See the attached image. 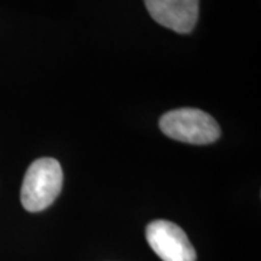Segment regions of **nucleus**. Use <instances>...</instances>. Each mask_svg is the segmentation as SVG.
<instances>
[{"label": "nucleus", "instance_id": "obj_1", "mask_svg": "<svg viewBox=\"0 0 261 261\" xmlns=\"http://www.w3.org/2000/svg\"><path fill=\"white\" fill-rule=\"evenodd\" d=\"M63 187V168L54 159H39L29 166L25 174L20 202L28 212L47 209Z\"/></svg>", "mask_w": 261, "mask_h": 261}, {"label": "nucleus", "instance_id": "obj_2", "mask_svg": "<svg viewBox=\"0 0 261 261\" xmlns=\"http://www.w3.org/2000/svg\"><path fill=\"white\" fill-rule=\"evenodd\" d=\"M160 128L170 138L193 145L212 144L221 135V128L214 118L193 108L176 109L163 115Z\"/></svg>", "mask_w": 261, "mask_h": 261}, {"label": "nucleus", "instance_id": "obj_3", "mask_svg": "<svg viewBox=\"0 0 261 261\" xmlns=\"http://www.w3.org/2000/svg\"><path fill=\"white\" fill-rule=\"evenodd\" d=\"M147 241L163 261H196V251L186 232L170 221H154L147 226Z\"/></svg>", "mask_w": 261, "mask_h": 261}, {"label": "nucleus", "instance_id": "obj_4", "mask_svg": "<svg viewBox=\"0 0 261 261\" xmlns=\"http://www.w3.org/2000/svg\"><path fill=\"white\" fill-rule=\"evenodd\" d=\"M157 23L178 34H189L199 18V0H144Z\"/></svg>", "mask_w": 261, "mask_h": 261}]
</instances>
